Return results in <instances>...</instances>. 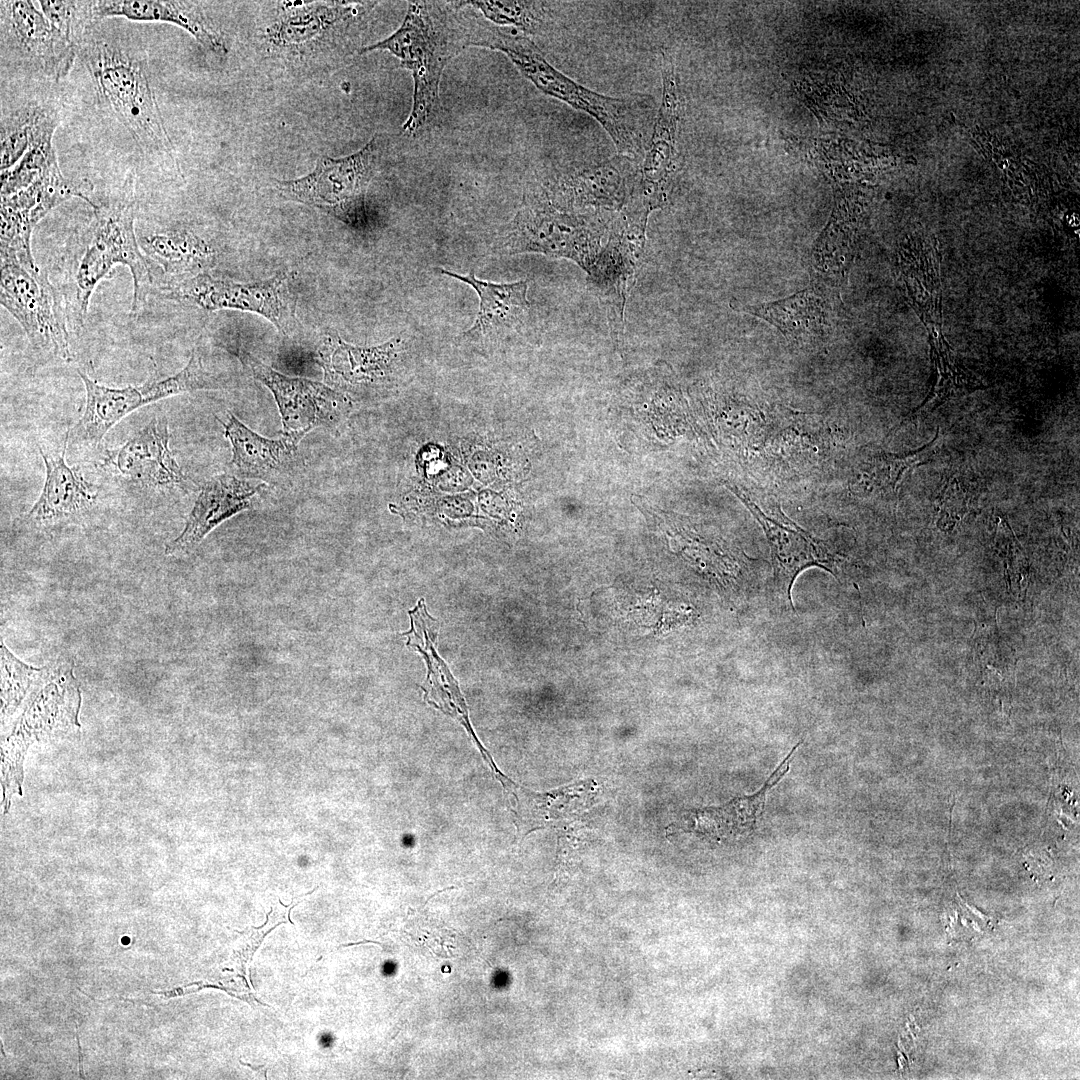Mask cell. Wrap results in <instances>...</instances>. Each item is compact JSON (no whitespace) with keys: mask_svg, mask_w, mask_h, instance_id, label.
Returning <instances> with one entry per match:
<instances>
[{"mask_svg":"<svg viewBox=\"0 0 1080 1080\" xmlns=\"http://www.w3.org/2000/svg\"><path fill=\"white\" fill-rule=\"evenodd\" d=\"M477 46L504 53L520 73L544 94L593 117L610 136L617 151L635 159L644 152L655 120L656 103L646 94L615 98L594 92L554 68L526 36L484 33Z\"/></svg>","mask_w":1080,"mask_h":1080,"instance_id":"cell-1","label":"cell"},{"mask_svg":"<svg viewBox=\"0 0 1080 1080\" xmlns=\"http://www.w3.org/2000/svg\"><path fill=\"white\" fill-rule=\"evenodd\" d=\"M455 2L416 1L409 4L401 26L388 38L360 52L386 50L411 72L414 91L403 131L415 136L433 120L439 107V84L447 62L467 44L460 35L452 7Z\"/></svg>","mask_w":1080,"mask_h":1080,"instance_id":"cell-2","label":"cell"},{"mask_svg":"<svg viewBox=\"0 0 1080 1080\" xmlns=\"http://www.w3.org/2000/svg\"><path fill=\"white\" fill-rule=\"evenodd\" d=\"M81 49L102 103L148 152L171 147L142 53L121 39L86 38Z\"/></svg>","mask_w":1080,"mask_h":1080,"instance_id":"cell-3","label":"cell"},{"mask_svg":"<svg viewBox=\"0 0 1080 1080\" xmlns=\"http://www.w3.org/2000/svg\"><path fill=\"white\" fill-rule=\"evenodd\" d=\"M91 237L76 264L73 294L67 307L73 321L82 326L91 295L116 265L129 268L133 278V311L140 310L149 293L152 276L135 234V210L131 201L96 205Z\"/></svg>","mask_w":1080,"mask_h":1080,"instance_id":"cell-4","label":"cell"},{"mask_svg":"<svg viewBox=\"0 0 1080 1080\" xmlns=\"http://www.w3.org/2000/svg\"><path fill=\"white\" fill-rule=\"evenodd\" d=\"M1 305L18 321L35 350L71 361L66 302L33 257L1 252Z\"/></svg>","mask_w":1080,"mask_h":1080,"instance_id":"cell-5","label":"cell"},{"mask_svg":"<svg viewBox=\"0 0 1080 1080\" xmlns=\"http://www.w3.org/2000/svg\"><path fill=\"white\" fill-rule=\"evenodd\" d=\"M598 214H578L555 204L544 189L530 192L501 237L509 254L535 252L565 257L587 268L603 233Z\"/></svg>","mask_w":1080,"mask_h":1080,"instance_id":"cell-6","label":"cell"},{"mask_svg":"<svg viewBox=\"0 0 1080 1080\" xmlns=\"http://www.w3.org/2000/svg\"><path fill=\"white\" fill-rule=\"evenodd\" d=\"M86 391L85 407L77 423L68 431L72 444L97 447L106 433L121 419L147 404L197 390L223 387V381L208 371L194 350L186 366L163 380L138 386L111 388L78 371Z\"/></svg>","mask_w":1080,"mask_h":1080,"instance_id":"cell-7","label":"cell"},{"mask_svg":"<svg viewBox=\"0 0 1080 1080\" xmlns=\"http://www.w3.org/2000/svg\"><path fill=\"white\" fill-rule=\"evenodd\" d=\"M294 281V273L285 272L251 283L215 278L202 272L171 281L165 292L171 299L184 300L205 310L236 309L257 313L289 335L299 326Z\"/></svg>","mask_w":1080,"mask_h":1080,"instance_id":"cell-8","label":"cell"},{"mask_svg":"<svg viewBox=\"0 0 1080 1080\" xmlns=\"http://www.w3.org/2000/svg\"><path fill=\"white\" fill-rule=\"evenodd\" d=\"M378 159L377 136L342 158L322 157L315 169L294 180L277 181L286 197L316 207L348 225L365 219V197Z\"/></svg>","mask_w":1080,"mask_h":1080,"instance_id":"cell-9","label":"cell"},{"mask_svg":"<svg viewBox=\"0 0 1080 1080\" xmlns=\"http://www.w3.org/2000/svg\"><path fill=\"white\" fill-rule=\"evenodd\" d=\"M238 356L247 371L272 392L281 416L282 436L298 444L313 429L339 420L345 404L341 393L319 382L282 375L247 352Z\"/></svg>","mask_w":1080,"mask_h":1080,"instance_id":"cell-10","label":"cell"},{"mask_svg":"<svg viewBox=\"0 0 1080 1080\" xmlns=\"http://www.w3.org/2000/svg\"><path fill=\"white\" fill-rule=\"evenodd\" d=\"M92 187L87 179L66 178L57 164L27 188L2 197L1 252L33 257L31 235L37 223L72 197L84 199L94 208L96 204L89 197Z\"/></svg>","mask_w":1080,"mask_h":1080,"instance_id":"cell-11","label":"cell"},{"mask_svg":"<svg viewBox=\"0 0 1080 1080\" xmlns=\"http://www.w3.org/2000/svg\"><path fill=\"white\" fill-rule=\"evenodd\" d=\"M662 96L639 168L633 195L650 210L662 207L677 160L681 112L677 74L671 57L661 53Z\"/></svg>","mask_w":1080,"mask_h":1080,"instance_id":"cell-12","label":"cell"},{"mask_svg":"<svg viewBox=\"0 0 1080 1080\" xmlns=\"http://www.w3.org/2000/svg\"><path fill=\"white\" fill-rule=\"evenodd\" d=\"M734 492L764 531L770 546L776 589L792 610H795L791 596L792 587L801 572L811 567H819L835 578L838 577L839 560L825 542L812 536L784 515L783 519L767 515L747 491L735 487Z\"/></svg>","mask_w":1080,"mask_h":1080,"instance_id":"cell-13","label":"cell"},{"mask_svg":"<svg viewBox=\"0 0 1080 1080\" xmlns=\"http://www.w3.org/2000/svg\"><path fill=\"white\" fill-rule=\"evenodd\" d=\"M635 159L617 155L600 164L566 174L543 188L560 207L619 209L631 197L638 180Z\"/></svg>","mask_w":1080,"mask_h":1080,"instance_id":"cell-14","label":"cell"},{"mask_svg":"<svg viewBox=\"0 0 1080 1080\" xmlns=\"http://www.w3.org/2000/svg\"><path fill=\"white\" fill-rule=\"evenodd\" d=\"M265 487L231 474L210 478L201 487L182 532L164 548L166 555L194 549L208 533L232 516L251 509Z\"/></svg>","mask_w":1080,"mask_h":1080,"instance_id":"cell-15","label":"cell"},{"mask_svg":"<svg viewBox=\"0 0 1080 1080\" xmlns=\"http://www.w3.org/2000/svg\"><path fill=\"white\" fill-rule=\"evenodd\" d=\"M167 419L153 418L123 445L107 450L104 464L150 488L182 485L187 481L169 447Z\"/></svg>","mask_w":1080,"mask_h":1080,"instance_id":"cell-16","label":"cell"},{"mask_svg":"<svg viewBox=\"0 0 1080 1080\" xmlns=\"http://www.w3.org/2000/svg\"><path fill=\"white\" fill-rule=\"evenodd\" d=\"M33 1H1L2 20L12 39L27 57L55 80L67 75L77 52L54 33Z\"/></svg>","mask_w":1080,"mask_h":1080,"instance_id":"cell-17","label":"cell"},{"mask_svg":"<svg viewBox=\"0 0 1080 1080\" xmlns=\"http://www.w3.org/2000/svg\"><path fill=\"white\" fill-rule=\"evenodd\" d=\"M68 432L61 452H46L39 447L44 461L46 477L38 499L27 513V523L42 525L75 516L89 509L96 501L97 493L77 468L65 462Z\"/></svg>","mask_w":1080,"mask_h":1080,"instance_id":"cell-18","label":"cell"},{"mask_svg":"<svg viewBox=\"0 0 1080 1080\" xmlns=\"http://www.w3.org/2000/svg\"><path fill=\"white\" fill-rule=\"evenodd\" d=\"M506 790L518 836L553 826L589 807L594 797L595 782L586 780L545 793L525 789L504 774L497 778Z\"/></svg>","mask_w":1080,"mask_h":1080,"instance_id":"cell-19","label":"cell"},{"mask_svg":"<svg viewBox=\"0 0 1080 1080\" xmlns=\"http://www.w3.org/2000/svg\"><path fill=\"white\" fill-rule=\"evenodd\" d=\"M745 310L775 326L789 341L800 346L826 338L833 322L831 300L818 285L781 300L746 306Z\"/></svg>","mask_w":1080,"mask_h":1080,"instance_id":"cell-20","label":"cell"},{"mask_svg":"<svg viewBox=\"0 0 1080 1080\" xmlns=\"http://www.w3.org/2000/svg\"><path fill=\"white\" fill-rule=\"evenodd\" d=\"M221 423L232 447L230 467L237 476L277 483L291 473L296 463V442L284 436L262 437L231 413L227 422Z\"/></svg>","mask_w":1080,"mask_h":1080,"instance_id":"cell-21","label":"cell"},{"mask_svg":"<svg viewBox=\"0 0 1080 1080\" xmlns=\"http://www.w3.org/2000/svg\"><path fill=\"white\" fill-rule=\"evenodd\" d=\"M95 21L109 17H124L135 21L175 24L190 33L205 48L224 54L223 38L211 27L202 11L186 1L101 0L93 1Z\"/></svg>","mask_w":1080,"mask_h":1080,"instance_id":"cell-22","label":"cell"},{"mask_svg":"<svg viewBox=\"0 0 1080 1080\" xmlns=\"http://www.w3.org/2000/svg\"><path fill=\"white\" fill-rule=\"evenodd\" d=\"M411 629L403 633L408 638L407 645L416 647L427 662L428 676L424 685L425 699L438 709L459 720L473 740L478 743L469 723L468 712L458 685L445 663L437 655L434 640L437 636V623L427 613L424 601L409 611Z\"/></svg>","mask_w":1080,"mask_h":1080,"instance_id":"cell-23","label":"cell"},{"mask_svg":"<svg viewBox=\"0 0 1080 1080\" xmlns=\"http://www.w3.org/2000/svg\"><path fill=\"white\" fill-rule=\"evenodd\" d=\"M393 351V342L360 348L345 343L336 333H330L318 351L324 381L336 388L373 383L385 376Z\"/></svg>","mask_w":1080,"mask_h":1080,"instance_id":"cell-24","label":"cell"},{"mask_svg":"<svg viewBox=\"0 0 1080 1080\" xmlns=\"http://www.w3.org/2000/svg\"><path fill=\"white\" fill-rule=\"evenodd\" d=\"M440 272L470 285L479 296V311L473 326L465 332L466 336L487 335L498 329L513 327L528 314L527 280L494 283L477 279L473 272L467 275L445 269H440Z\"/></svg>","mask_w":1080,"mask_h":1080,"instance_id":"cell-25","label":"cell"},{"mask_svg":"<svg viewBox=\"0 0 1080 1080\" xmlns=\"http://www.w3.org/2000/svg\"><path fill=\"white\" fill-rule=\"evenodd\" d=\"M801 742L787 754L764 785L756 793L735 798L718 808H705L694 812V829L708 836L731 837L752 831L761 814L766 793L788 772L789 759Z\"/></svg>","mask_w":1080,"mask_h":1080,"instance_id":"cell-26","label":"cell"},{"mask_svg":"<svg viewBox=\"0 0 1080 1080\" xmlns=\"http://www.w3.org/2000/svg\"><path fill=\"white\" fill-rule=\"evenodd\" d=\"M141 246L148 259L176 277L173 281L205 272L214 259L213 249L187 229L152 234L142 239Z\"/></svg>","mask_w":1080,"mask_h":1080,"instance_id":"cell-27","label":"cell"},{"mask_svg":"<svg viewBox=\"0 0 1080 1080\" xmlns=\"http://www.w3.org/2000/svg\"><path fill=\"white\" fill-rule=\"evenodd\" d=\"M370 2H339L310 5L287 11L268 29L269 40L277 46H293L310 41L342 19L365 12Z\"/></svg>","mask_w":1080,"mask_h":1080,"instance_id":"cell-28","label":"cell"},{"mask_svg":"<svg viewBox=\"0 0 1080 1080\" xmlns=\"http://www.w3.org/2000/svg\"><path fill=\"white\" fill-rule=\"evenodd\" d=\"M58 123L55 112L38 104H28L5 117L1 122V171L16 165L33 145L53 135Z\"/></svg>","mask_w":1080,"mask_h":1080,"instance_id":"cell-29","label":"cell"},{"mask_svg":"<svg viewBox=\"0 0 1080 1080\" xmlns=\"http://www.w3.org/2000/svg\"><path fill=\"white\" fill-rule=\"evenodd\" d=\"M941 429L922 447L905 453H879L863 462L857 475L856 485L865 492H893L903 475L910 469L928 462L942 444Z\"/></svg>","mask_w":1080,"mask_h":1080,"instance_id":"cell-30","label":"cell"},{"mask_svg":"<svg viewBox=\"0 0 1080 1080\" xmlns=\"http://www.w3.org/2000/svg\"><path fill=\"white\" fill-rule=\"evenodd\" d=\"M41 11L56 36L77 52L87 38L88 28L95 22L93 1H39Z\"/></svg>","mask_w":1080,"mask_h":1080,"instance_id":"cell-31","label":"cell"},{"mask_svg":"<svg viewBox=\"0 0 1080 1080\" xmlns=\"http://www.w3.org/2000/svg\"><path fill=\"white\" fill-rule=\"evenodd\" d=\"M934 363L937 377L933 388L925 401L907 417V420L933 412L952 396L981 388V384L957 367L949 353L940 346L935 348Z\"/></svg>","mask_w":1080,"mask_h":1080,"instance_id":"cell-32","label":"cell"},{"mask_svg":"<svg viewBox=\"0 0 1080 1080\" xmlns=\"http://www.w3.org/2000/svg\"><path fill=\"white\" fill-rule=\"evenodd\" d=\"M53 135L33 145L13 167L1 171V198L27 188L58 164Z\"/></svg>","mask_w":1080,"mask_h":1080,"instance_id":"cell-33","label":"cell"},{"mask_svg":"<svg viewBox=\"0 0 1080 1080\" xmlns=\"http://www.w3.org/2000/svg\"><path fill=\"white\" fill-rule=\"evenodd\" d=\"M461 3L479 10L495 24L512 26L527 34L537 32L545 22V2L485 0Z\"/></svg>","mask_w":1080,"mask_h":1080,"instance_id":"cell-34","label":"cell"},{"mask_svg":"<svg viewBox=\"0 0 1080 1080\" xmlns=\"http://www.w3.org/2000/svg\"><path fill=\"white\" fill-rule=\"evenodd\" d=\"M0 653L2 698L7 709L14 707L26 690L36 683L42 668L34 667L17 658L5 645L3 638H1Z\"/></svg>","mask_w":1080,"mask_h":1080,"instance_id":"cell-35","label":"cell"},{"mask_svg":"<svg viewBox=\"0 0 1080 1080\" xmlns=\"http://www.w3.org/2000/svg\"><path fill=\"white\" fill-rule=\"evenodd\" d=\"M971 500L972 493L964 483L955 476L949 477L937 500L939 520L945 526L955 524L968 512Z\"/></svg>","mask_w":1080,"mask_h":1080,"instance_id":"cell-36","label":"cell"},{"mask_svg":"<svg viewBox=\"0 0 1080 1080\" xmlns=\"http://www.w3.org/2000/svg\"><path fill=\"white\" fill-rule=\"evenodd\" d=\"M76 1039H77V1043H78V1052H79V1053H78V1054H79V1071H80V1075H81V1077H83V1073H82V1052H81V1046H80V1042H79V1039H78V1037H76Z\"/></svg>","mask_w":1080,"mask_h":1080,"instance_id":"cell-37","label":"cell"}]
</instances>
